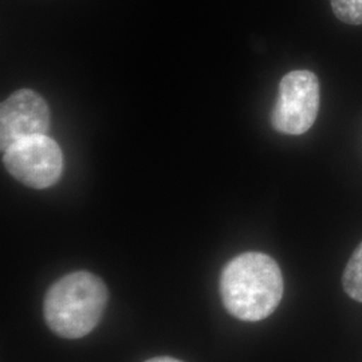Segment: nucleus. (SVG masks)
Instances as JSON below:
<instances>
[{
    "label": "nucleus",
    "instance_id": "f03ea898",
    "mask_svg": "<svg viewBox=\"0 0 362 362\" xmlns=\"http://www.w3.org/2000/svg\"><path fill=\"white\" fill-rule=\"evenodd\" d=\"M107 302L104 282L88 272L69 274L55 282L45 299V320L58 336L77 339L98 325Z\"/></svg>",
    "mask_w": 362,
    "mask_h": 362
},
{
    "label": "nucleus",
    "instance_id": "0eeeda50",
    "mask_svg": "<svg viewBox=\"0 0 362 362\" xmlns=\"http://www.w3.org/2000/svg\"><path fill=\"white\" fill-rule=\"evenodd\" d=\"M337 18L348 25H362V0H330Z\"/></svg>",
    "mask_w": 362,
    "mask_h": 362
},
{
    "label": "nucleus",
    "instance_id": "f257e3e1",
    "mask_svg": "<svg viewBox=\"0 0 362 362\" xmlns=\"http://www.w3.org/2000/svg\"><path fill=\"white\" fill-rule=\"evenodd\" d=\"M220 294L226 309L238 320L262 321L272 315L282 300V272L266 254H240L221 272Z\"/></svg>",
    "mask_w": 362,
    "mask_h": 362
},
{
    "label": "nucleus",
    "instance_id": "6e6552de",
    "mask_svg": "<svg viewBox=\"0 0 362 362\" xmlns=\"http://www.w3.org/2000/svg\"><path fill=\"white\" fill-rule=\"evenodd\" d=\"M145 362H182L176 360V358H172V357H155V358H151L148 361Z\"/></svg>",
    "mask_w": 362,
    "mask_h": 362
},
{
    "label": "nucleus",
    "instance_id": "423d86ee",
    "mask_svg": "<svg viewBox=\"0 0 362 362\" xmlns=\"http://www.w3.org/2000/svg\"><path fill=\"white\" fill-rule=\"evenodd\" d=\"M342 286L351 299L362 303V242L354 250L345 267Z\"/></svg>",
    "mask_w": 362,
    "mask_h": 362
},
{
    "label": "nucleus",
    "instance_id": "39448f33",
    "mask_svg": "<svg viewBox=\"0 0 362 362\" xmlns=\"http://www.w3.org/2000/svg\"><path fill=\"white\" fill-rule=\"evenodd\" d=\"M49 129V106L35 91H16L1 104L0 145L3 152L15 144L46 136Z\"/></svg>",
    "mask_w": 362,
    "mask_h": 362
},
{
    "label": "nucleus",
    "instance_id": "20e7f679",
    "mask_svg": "<svg viewBox=\"0 0 362 362\" xmlns=\"http://www.w3.org/2000/svg\"><path fill=\"white\" fill-rule=\"evenodd\" d=\"M3 163L16 180L43 189L59 180L64 155L59 145L46 134L15 144L3 152Z\"/></svg>",
    "mask_w": 362,
    "mask_h": 362
},
{
    "label": "nucleus",
    "instance_id": "7ed1b4c3",
    "mask_svg": "<svg viewBox=\"0 0 362 362\" xmlns=\"http://www.w3.org/2000/svg\"><path fill=\"white\" fill-rule=\"evenodd\" d=\"M320 110V81L309 70H294L282 78L272 115V128L290 136L310 129Z\"/></svg>",
    "mask_w": 362,
    "mask_h": 362
}]
</instances>
